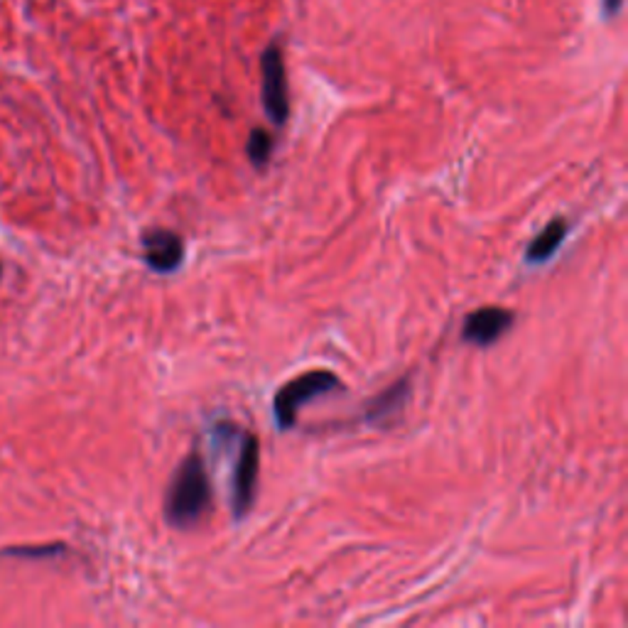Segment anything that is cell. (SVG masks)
Segmentation results:
<instances>
[{
	"label": "cell",
	"instance_id": "6da1fadb",
	"mask_svg": "<svg viewBox=\"0 0 628 628\" xmlns=\"http://www.w3.org/2000/svg\"><path fill=\"white\" fill-rule=\"evenodd\" d=\"M212 506V481L199 449H192L175 469L165 496V518L172 528L196 526Z\"/></svg>",
	"mask_w": 628,
	"mask_h": 628
},
{
	"label": "cell",
	"instance_id": "7a4b0ae2",
	"mask_svg": "<svg viewBox=\"0 0 628 628\" xmlns=\"http://www.w3.org/2000/svg\"><path fill=\"white\" fill-rule=\"evenodd\" d=\"M339 388H342V383L332 371H307L300 379L290 380L287 386L277 390L275 400H273V417H275L277 427L290 430L297 423L300 407Z\"/></svg>",
	"mask_w": 628,
	"mask_h": 628
},
{
	"label": "cell",
	"instance_id": "3957f363",
	"mask_svg": "<svg viewBox=\"0 0 628 628\" xmlns=\"http://www.w3.org/2000/svg\"><path fill=\"white\" fill-rule=\"evenodd\" d=\"M260 469V442L256 434H246L239 447V459L233 464L231 510L233 518H246L256 499V484Z\"/></svg>",
	"mask_w": 628,
	"mask_h": 628
},
{
	"label": "cell",
	"instance_id": "277c9868",
	"mask_svg": "<svg viewBox=\"0 0 628 628\" xmlns=\"http://www.w3.org/2000/svg\"><path fill=\"white\" fill-rule=\"evenodd\" d=\"M260 69H263V106H266V113L275 126H285L287 116H290V96H287L285 62H283L280 47L270 45L263 52Z\"/></svg>",
	"mask_w": 628,
	"mask_h": 628
},
{
	"label": "cell",
	"instance_id": "5b68a950",
	"mask_svg": "<svg viewBox=\"0 0 628 628\" xmlns=\"http://www.w3.org/2000/svg\"><path fill=\"white\" fill-rule=\"evenodd\" d=\"M516 317L503 307H481L467 314L462 324V339L474 346H491L509 332Z\"/></svg>",
	"mask_w": 628,
	"mask_h": 628
},
{
	"label": "cell",
	"instance_id": "8992f818",
	"mask_svg": "<svg viewBox=\"0 0 628 628\" xmlns=\"http://www.w3.org/2000/svg\"><path fill=\"white\" fill-rule=\"evenodd\" d=\"M143 258L160 275L175 273L185 260V240L170 229H153L143 236Z\"/></svg>",
	"mask_w": 628,
	"mask_h": 628
},
{
	"label": "cell",
	"instance_id": "52a82bcc",
	"mask_svg": "<svg viewBox=\"0 0 628 628\" xmlns=\"http://www.w3.org/2000/svg\"><path fill=\"white\" fill-rule=\"evenodd\" d=\"M567 231H570V223L564 222V219H554V222L547 223L545 229L537 233L536 240L526 249L528 263H530V266L547 263V260L553 258L554 253L560 250V246H563L564 239H567Z\"/></svg>",
	"mask_w": 628,
	"mask_h": 628
},
{
	"label": "cell",
	"instance_id": "ba28073f",
	"mask_svg": "<svg viewBox=\"0 0 628 628\" xmlns=\"http://www.w3.org/2000/svg\"><path fill=\"white\" fill-rule=\"evenodd\" d=\"M407 393H410L407 380H397L396 386L386 388L379 397H373L369 406H366V420H369V423H386V420H393V415L400 413L403 406H406Z\"/></svg>",
	"mask_w": 628,
	"mask_h": 628
},
{
	"label": "cell",
	"instance_id": "9c48e42d",
	"mask_svg": "<svg viewBox=\"0 0 628 628\" xmlns=\"http://www.w3.org/2000/svg\"><path fill=\"white\" fill-rule=\"evenodd\" d=\"M246 153H249V160L256 167L268 165L270 155H273V135H270L268 130H263V128L250 130L249 148H246Z\"/></svg>",
	"mask_w": 628,
	"mask_h": 628
},
{
	"label": "cell",
	"instance_id": "30bf717a",
	"mask_svg": "<svg viewBox=\"0 0 628 628\" xmlns=\"http://www.w3.org/2000/svg\"><path fill=\"white\" fill-rule=\"evenodd\" d=\"M65 545H30V547H8L3 550V557H22V560H47V557H57L65 554Z\"/></svg>",
	"mask_w": 628,
	"mask_h": 628
},
{
	"label": "cell",
	"instance_id": "8fae6325",
	"mask_svg": "<svg viewBox=\"0 0 628 628\" xmlns=\"http://www.w3.org/2000/svg\"><path fill=\"white\" fill-rule=\"evenodd\" d=\"M601 5H604V13H606V15H616L621 10V5H624V0H601Z\"/></svg>",
	"mask_w": 628,
	"mask_h": 628
},
{
	"label": "cell",
	"instance_id": "7c38bea8",
	"mask_svg": "<svg viewBox=\"0 0 628 628\" xmlns=\"http://www.w3.org/2000/svg\"><path fill=\"white\" fill-rule=\"evenodd\" d=\"M0 270H3V268H0Z\"/></svg>",
	"mask_w": 628,
	"mask_h": 628
}]
</instances>
